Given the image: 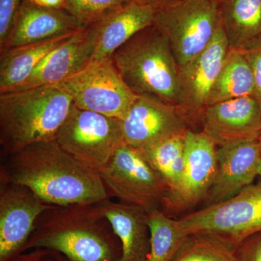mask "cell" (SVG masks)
I'll list each match as a JSON object with an SVG mask.
<instances>
[{"label": "cell", "instance_id": "ffe728a7", "mask_svg": "<svg viewBox=\"0 0 261 261\" xmlns=\"http://www.w3.org/2000/svg\"><path fill=\"white\" fill-rule=\"evenodd\" d=\"M73 34L0 49V92L23 84L51 50Z\"/></svg>", "mask_w": 261, "mask_h": 261}, {"label": "cell", "instance_id": "f546056e", "mask_svg": "<svg viewBox=\"0 0 261 261\" xmlns=\"http://www.w3.org/2000/svg\"><path fill=\"white\" fill-rule=\"evenodd\" d=\"M9 261H69L61 252L48 248H34L22 252Z\"/></svg>", "mask_w": 261, "mask_h": 261}, {"label": "cell", "instance_id": "484cf974", "mask_svg": "<svg viewBox=\"0 0 261 261\" xmlns=\"http://www.w3.org/2000/svg\"><path fill=\"white\" fill-rule=\"evenodd\" d=\"M130 0H65L64 9L85 29L119 9Z\"/></svg>", "mask_w": 261, "mask_h": 261}, {"label": "cell", "instance_id": "44dd1931", "mask_svg": "<svg viewBox=\"0 0 261 261\" xmlns=\"http://www.w3.org/2000/svg\"><path fill=\"white\" fill-rule=\"evenodd\" d=\"M217 6L229 49H243L261 37V0H219Z\"/></svg>", "mask_w": 261, "mask_h": 261}, {"label": "cell", "instance_id": "4dcf8cb0", "mask_svg": "<svg viewBox=\"0 0 261 261\" xmlns=\"http://www.w3.org/2000/svg\"><path fill=\"white\" fill-rule=\"evenodd\" d=\"M34 4L53 9H64L65 0H29Z\"/></svg>", "mask_w": 261, "mask_h": 261}, {"label": "cell", "instance_id": "836d02e7", "mask_svg": "<svg viewBox=\"0 0 261 261\" xmlns=\"http://www.w3.org/2000/svg\"><path fill=\"white\" fill-rule=\"evenodd\" d=\"M259 139H260V142H261V134H260V137H259Z\"/></svg>", "mask_w": 261, "mask_h": 261}, {"label": "cell", "instance_id": "cb8c5ba5", "mask_svg": "<svg viewBox=\"0 0 261 261\" xmlns=\"http://www.w3.org/2000/svg\"><path fill=\"white\" fill-rule=\"evenodd\" d=\"M185 137L186 135L176 136L145 150H139L161 175L169 187V191L177 188L183 176Z\"/></svg>", "mask_w": 261, "mask_h": 261}, {"label": "cell", "instance_id": "d6986e66", "mask_svg": "<svg viewBox=\"0 0 261 261\" xmlns=\"http://www.w3.org/2000/svg\"><path fill=\"white\" fill-rule=\"evenodd\" d=\"M97 210L109 221L120 240L119 261H146L150 249V231L147 211L124 202L107 200L98 202Z\"/></svg>", "mask_w": 261, "mask_h": 261}, {"label": "cell", "instance_id": "277c9868", "mask_svg": "<svg viewBox=\"0 0 261 261\" xmlns=\"http://www.w3.org/2000/svg\"><path fill=\"white\" fill-rule=\"evenodd\" d=\"M111 59L137 95H149L179 106V67L167 38L155 25L137 33Z\"/></svg>", "mask_w": 261, "mask_h": 261}, {"label": "cell", "instance_id": "9c48e42d", "mask_svg": "<svg viewBox=\"0 0 261 261\" xmlns=\"http://www.w3.org/2000/svg\"><path fill=\"white\" fill-rule=\"evenodd\" d=\"M58 86L77 108L121 121L139 97L125 83L111 58L88 65Z\"/></svg>", "mask_w": 261, "mask_h": 261}, {"label": "cell", "instance_id": "1f68e13d", "mask_svg": "<svg viewBox=\"0 0 261 261\" xmlns=\"http://www.w3.org/2000/svg\"><path fill=\"white\" fill-rule=\"evenodd\" d=\"M141 1L147 3V4L152 5L154 8L159 9V8L168 6V5L173 4V3L180 1V0H141ZM214 1H216V3H218L219 0H214Z\"/></svg>", "mask_w": 261, "mask_h": 261}, {"label": "cell", "instance_id": "d6a6232c", "mask_svg": "<svg viewBox=\"0 0 261 261\" xmlns=\"http://www.w3.org/2000/svg\"><path fill=\"white\" fill-rule=\"evenodd\" d=\"M258 175H261V161L258 168Z\"/></svg>", "mask_w": 261, "mask_h": 261}, {"label": "cell", "instance_id": "7c38bea8", "mask_svg": "<svg viewBox=\"0 0 261 261\" xmlns=\"http://www.w3.org/2000/svg\"><path fill=\"white\" fill-rule=\"evenodd\" d=\"M51 206L28 187L1 181L0 261H9L23 252L37 219Z\"/></svg>", "mask_w": 261, "mask_h": 261}, {"label": "cell", "instance_id": "30bf717a", "mask_svg": "<svg viewBox=\"0 0 261 261\" xmlns=\"http://www.w3.org/2000/svg\"><path fill=\"white\" fill-rule=\"evenodd\" d=\"M185 157L181 182L168 192L161 206L167 215L190 210L204 201L216 177L217 146L203 132H187Z\"/></svg>", "mask_w": 261, "mask_h": 261}, {"label": "cell", "instance_id": "3957f363", "mask_svg": "<svg viewBox=\"0 0 261 261\" xmlns=\"http://www.w3.org/2000/svg\"><path fill=\"white\" fill-rule=\"evenodd\" d=\"M73 106L58 85L0 92L2 157L31 144L56 140Z\"/></svg>", "mask_w": 261, "mask_h": 261}, {"label": "cell", "instance_id": "6da1fadb", "mask_svg": "<svg viewBox=\"0 0 261 261\" xmlns=\"http://www.w3.org/2000/svg\"><path fill=\"white\" fill-rule=\"evenodd\" d=\"M4 158L0 181L28 187L47 205L94 204L110 199L99 172L73 158L57 140L31 144Z\"/></svg>", "mask_w": 261, "mask_h": 261}, {"label": "cell", "instance_id": "5b68a950", "mask_svg": "<svg viewBox=\"0 0 261 261\" xmlns=\"http://www.w3.org/2000/svg\"><path fill=\"white\" fill-rule=\"evenodd\" d=\"M178 220L187 235L208 234L237 247L261 232V184L250 185L227 200Z\"/></svg>", "mask_w": 261, "mask_h": 261}, {"label": "cell", "instance_id": "603a6c76", "mask_svg": "<svg viewBox=\"0 0 261 261\" xmlns=\"http://www.w3.org/2000/svg\"><path fill=\"white\" fill-rule=\"evenodd\" d=\"M150 231V249L146 261H171L187 234L178 220L173 219L161 209L147 212Z\"/></svg>", "mask_w": 261, "mask_h": 261}, {"label": "cell", "instance_id": "4fadbf2b", "mask_svg": "<svg viewBox=\"0 0 261 261\" xmlns=\"http://www.w3.org/2000/svg\"><path fill=\"white\" fill-rule=\"evenodd\" d=\"M229 50L221 23L212 41L191 61L179 68V106L193 122L200 121L209 95Z\"/></svg>", "mask_w": 261, "mask_h": 261}, {"label": "cell", "instance_id": "9a60e30c", "mask_svg": "<svg viewBox=\"0 0 261 261\" xmlns=\"http://www.w3.org/2000/svg\"><path fill=\"white\" fill-rule=\"evenodd\" d=\"M261 161L260 139L217 149L216 177L204 200V207L219 203L250 186Z\"/></svg>", "mask_w": 261, "mask_h": 261}, {"label": "cell", "instance_id": "52a82bcc", "mask_svg": "<svg viewBox=\"0 0 261 261\" xmlns=\"http://www.w3.org/2000/svg\"><path fill=\"white\" fill-rule=\"evenodd\" d=\"M99 175L110 197L146 211L161 209L170 189L140 151L124 143Z\"/></svg>", "mask_w": 261, "mask_h": 261}, {"label": "cell", "instance_id": "d4e9b609", "mask_svg": "<svg viewBox=\"0 0 261 261\" xmlns=\"http://www.w3.org/2000/svg\"><path fill=\"white\" fill-rule=\"evenodd\" d=\"M237 247L208 234H188L171 261H238Z\"/></svg>", "mask_w": 261, "mask_h": 261}, {"label": "cell", "instance_id": "8992f818", "mask_svg": "<svg viewBox=\"0 0 261 261\" xmlns=\"http://www.w3.org/2000/svg\"><path fill=\"white\" fill-rule=\"evenodd\" d=\"M219 23L214 0H180L159 8L154 25L169 42L179 68L205 49Z\"/></svg>", "mask_w": 261, "mask_h": 261}, {"label": "cell", "instance_id": "2e32d148", "mask_svg": "<svg viewBox=\"0 0 261 261\" xmlns=\"http://www.w3.org/2000/svg\"><path fill=\"white\" fill-rule=\"evenodd\" d=\"M96 40L93 27L74 33L51 50L23 84L9 91L61 83L88 66L93 56Z\"/></svg>", "mask_w": 261, "mask_h": 261}, {"label": "cell", "instance_id": "ac0fdd59", "mask_svg": "<svg viewBox=\"0 0 261 261\" xmlns=\"http://www.w3.org/2000/svg\"><path fill=\"white\" fill-rule=\"evenodd\" d=\"M82 30L65 9H53L22 0L14 23L0 49L41 42Z\"/></svg>", "mask_w": 261, "mask_h": 261}, {"label": "cell", "instance_id": "7402d4cb", "mask_svg": "<svg viewBox=\"0 0 261 261\" xmlns=\"http://www.w3.org/2000/svg\"><path fill=\"white\" fill-rule=\"evenodd\" d=\"M251 68L240 49H229L209 95L207 106L243 97H254Z\"/></svg>", "mask_w": 261, "mask_h": 261}, {"label": "cell", "instance_id": "f1b7e54d", "mask_svg": "<svg viewBox=\"0 0 261 261\" xmlns=\"http://www.w3.org/2000/svg\"><path fill=\"white\" fill-rule=\"evenodd\" d=\"M238 261H261V232L244 240L236 249Z\"/></svg>", "mask_w": 261, "mask_h": 261}, {"label": "cell", "instance_id": "ba28073f", "mask_svg": "<svg viewBox=\"0 0 261 261\" xmlns=\"http://www.w3.org/2000/svg\"><path fill=\"white\" fill-rule=\"evenodd\" d=\"M56 140L73 158L97 171L126 143L121 120L81 109L74 104Z\"/></svg>", "mask_w": 261, "mask_h": 261}, {"label": "cell", "instance_id": "7a4b0ae2", "mask_svg": "<svg viewBox=\"0 0 261 261\" xmlns=\"http://www.w3.org/2000/svg\"><path fill=\"white\" fill-rule=\"evenodd\" d=\"M96 204L51 206L37 219L23 252L48 248L69 261H119L121 242Z\"/></svg>", "mask_w": 261, "mask_h": 261}, {"label": "cell", "instance_id": "e0dca14e", "mask_svg": "<svg viewBox=\"0 0 261 261\" xmlns=\"http://www.w3.org/2000/svg\"><path fill=\"white\" fill-rule=\"evenodd\" d=\"M157 8L141 0H130L100 21L91 25L96 32V45L89 65L111 58L137 33L153 25Z\"/></svg>", "mask_w": 261, "mask_h": 261}, {"label": "cell", "instance_id": "8fae6325", "mask_svg": "<svg viewBox=\"0 0 261 261\" xmlns=\"http://www.w3.org/2000/svg\"><path fill=\"white\" fill-rule=\"evenodd\" d=\"M192 124L179 106L142 95L122 121V128L126 144L142 151L176 136L186 135Z\"/></svg>", "mask_w": 261, "mask_h": 261}, {"label": "cell", "instance_id": "5bb4252c", "mask_svg": "<svg viewBox=\"0 0 261 261\" xmlns=\"http://www.w3.org/2000/svg\"><path fill=\"white\" fill-rule=\"evenodd\" d=\"M202 130L219 147L255 140L261 134V107L254 97H243L206 107Z\"/></svg>", "mask_w": 261, "mask_h": 261}, {"label": "cell", "instance_id": "83f0119b", "mask_svg": "<svg viewBox=\"0 0 261 261\" xmlns=\"http://www.w3.org/2000/svg\"><path fill=\"white\" fill-rule=\"evenodd\" d=\"M22 0H0V47L5 44Z\"/></svg>", "mask_w": 261, "mask_h": 261}, {"label": "cell", "instance_id": "4316f807", "mask_svg": "<svg viewBox=\"0 0 261 261\" xmlns=\"http://www.w3.org/2000/svg\"><path fill=\"white\" fill-rule=\"evenodd\" d=\"M240 50L243 51L251 68L255 86L254 97L261 107V37Z\"/></svg>", "mask_w": 261, "mask_h": 261}]
</instances>
